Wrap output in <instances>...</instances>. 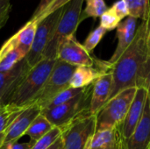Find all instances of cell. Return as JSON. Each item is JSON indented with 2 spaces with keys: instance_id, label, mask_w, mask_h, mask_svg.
I'll return each instance as SVG.
<instances>
[{
  "instance_id": "35",
  "label": "cell",
  "mask_w": 150,
  "mask_h": 149,
  "mask_svg": "<svg viewBox=\"0 0 150 149\" xmlns=\"http://www.w3.org/2000/svg\"><path fill=\"white\" fill-rule=\"evenodd\" d=\"M5 133L6 132L0 133V148L3 146V143H4V137H5Z\"/></svg>"
},
{
  "instance_id": "27",
  "label": "cell",
  "mask_w": 150,
  "mask_h": 149,
  "mask_svg": "<svg viewBox=\"0 0 150 149\" xmlns=\"http://www.w3.org/2000/svg\"><path fill=\"white\" fill-rule=\"evenodd\" d=\"M106 30L102 27L101 25L98 26L96 29H94L86 38L84 43L83 44V46L84 47V48L91 54L93 49L98 45V43L101 41V40L103 39V37L105 36V34L106 33Z\"/></svg>"
},
{
  "instance_id": "23",
  "label": "cell",
  "mask_w": 150,
  "mask_h": 149,
  "mask_svg": "<svg viewBox=\"0 0 150 149\" xmlns=\"http://www.w3.org/2000/svg\"><path fill=\"white\" fill-rule=\"evenodd\" d=\"M26 55L20 50L0 53V72L10 71Z\"/></svg>"
},
{
  "instance_id": "24",
  "label": "cell",
  "mask_w": 150,
  "mask_h": 149,
  "mask_svg": "<svg viewBox=\"0 0 150 149\" xmlns=\"http://www.w3.org/2000/svg\"><path fill=\"white\" fill-rule=\"evenodd\" d=\"M107 10L108 7L105 0H86V6L81 14V20L88 18H100Z\"/></svg>"
},
{
  "instance_id": "15",
  "label": "cell",
  "mask_w": 150,
  "mask_h": 149,
  "mask_svg": "<svg viewBox=\"0 0 150 149\" xmlns=\"http://www.w3.org/2000/svg\"><path fill=\"white\" fill-rule=\"evenodd\" d=\"M138 25V19L130 16L127 17L123 21L119 24L116 28L118 44L111 59L107 61L110 65L113 64L125 52V50L131 45L135 37Z\"/></svg>"
},
{
  "instance_id": "2",
  "label": "cell",
  "mask_w": 150,
  "mask_h": 149,
  "mask_svg": "<svg viewBox=\"0 0 150 149\" xmlns=\"http://www.w3.org/2000/svg\"><path fill=\"white\" fill-rule=\"evenodd\" d=\"M55 61L56 59L43 58L33 67L22 76L18 85L7 97L4 105H13L22 107L30 106L45 85Z\"/></svg>"
},
{
  "instance_id": "28",
  "label": "cell",
  "mask_w": 150,
  "mask_h": 149,
  "mask_svg": "<svg viewBox=\"0 0 150 149\" xmlns=\"http://www.w3.org/2000/svg\"><path fill=\"white\" fill-rule=\"evenodd\" d=\"M120 22V18L113 12L111 8H109L100 17V25L104 27L106 31H112L117 28Z\"/></svg>"
},
{
  "instance_id": "18",
  "label": "cell",
  "mask_w": 150,
  "mask_h": 149,
  "mask_svg": "<svg viewBox=\"0 0 150 149\" xmlns=\"http://www.w3.org/2000/svg\"><path fill=\"white\" fill-rule=\"evenodd\" d=\"M122 138L118 128L96 131L89 149H120Z\"/></svg>"
},
{
  "instance_id": "11",
  "label": "cell",
  "mask_w": 150,
  "mask_h": 149,
  "mask_svg": "<svg viewBox=\"0 0 150 149\" xmlns=\"http://www.w3.org/2000/svg\"><path fill=\"white\" fill-rule=\"evenodd\" d=\"M41 109L36 105H31L25 108L9 126L5 133L3 146H9L18 142V141L25 134V132L40 115Z\"/></svg>"
},
{
  "instance_id": "4",
  "label": "cell",
  "mask_w": 150,
  "mask_h": 149,
  "mask_svg": "<svg viewBox=\"0 0 150 149\" xmlns=\"http://www.w3.org/2000/svg\"><path fill=\"white\" fill-rule=\"evenodd\" d=\"M84 0H71L62 7L54 34L47 45L43 58L57 59L58 49L61 44L68 38L75 36L79 24L82 22L81 14Z\"/></svg>"
},
{
  "instance_id": "17",
  "label": "cell",
  "mask_w": 150,
  "mask_h": 149,
  "mask_svg": "<svg viewBox=\"0 0 150 149\" xmlns=\"http://www.w3.org/2000/svg\"><path fill=\"white\" fill-rule=\"evenodd\" d=\"M111 65L103 61L102 64L98 67H77L75 70L70 82L69 87L75 89H83L92 84L101 75L110 71Z\"/></svg>"
},
{
  "instance_id": "16",
  "label": "cell",
  "mask_w": 150,
  "mask_h": 149,
  "mask_svg": "<svg viewBox=\"0 0 150 149\" xmlns=\"http://www.w3.org/2000/svg\"><path fill=\"white\" fill-rule=\"evenodd\" d=\"M30 69L24 58L10 71L0 72V106L4 105L22 76Z\"/></svg>"
},
{
  "instance_id": "8",
  "label": "cell",
  "mask_w": 150,
  "mask_h": 149,
  "mask_svg": "<svg viewBox=\"0 0 150 149\" xmlns=\"http://www.w3.org/2000/svg\"><path fill=\"white\" fill-rule=\"evenodd\" d=\"M62 11V7L50 13L38 22L33 46L30 52L25 57L27 66L30 68L34 67L43 59L44 52L47 45L51 41L56 30V26L60 19Z\"/></svg>"
},
{
  "instance_id": "21",
  "label": "cell",
  "mask_w": 150,
  "mask_h": 149,
  "mask_svg": "<svg viewBox=\"0 0 150 149\" xmlns=\"http://www.w3.org/2000/svg\"><path fill=\"white\" fill-rule=\"evenodd\" d=\"M70 1L71 0H41L31 19L39 22L50 13L63 7Z\"/></svg>"
},
{
  "instance_id": "36",
  "label": "cell",
  "mask_w": 150,
  "mask_h": 149,
  "mask_svg": "<svg viewBox=\"0 0 150 149\" xmlns=\"http://www.w3.org/2000/svg\"><path fill=\"white\" fill-rule=\"evenodd\" d=\"M121 144H122V143H121ZM120 149H122V148H121V146H120Z\"/></svg>"
},
{
  "instance_id": "31",
  "label": "cell",
  "mask_w": 150,
  "mask_h": 149,
  "mask_svg": "<svg viewBox=\"0 0 150 149\" xmlns=\"http://www.w3.org/2000/svg\"><path fill=\"white\" fill-rule=\"evenodd\" d=\"M144 88H146L148 91V99L149 102L150 107V55L146 63L145 71H144Z\"/></svg>"
},
{
  "instance_id": "6",
  "label": "cell",
  "mask_w": 150,
  "mask_h": 149,
  "mask_svg": "<svg viewBox=\"0 0 150 149\" xmlns=\"http://www.w3.org/2000/svg\"><path fill=\"white\" fill-rule=\"evenodd\" d=\"M76 68V66L56 59L49 77L32 105H38L41 110L44 109L56 95L69 88L70 79Z\"/></svg>"
},
{
  "instance_id": "33",
  "label": "cell",
  "mask_w": 150,
  "mask_h": 149,
  "mask_svg": "<svg viewBox=\"0 0 150 149\" xmlns=\"http://www.w3.org/2000/svg\"><path fill=\"white\" fill-rule=\"evenodd\" d=\"M47 149H62V136Z\"/></svg>"
},
{
  "instance_id": "9",
  "label": "cell",
  "mask_w": 150,
  "mask_h": 149,
  "mask_svg": "<svg viewBox=\"0 0 150 149\" xmlns=\"http://www.w3.org/2000/svg\"><path fill=\"white\" fill-rule=\"evenodd\" d=\"M57 59L76 67H98L103 62V61L91 56L84 47L77 41L76 36L66 39L61 44Z\"/></svg>"
},
{
  "instance_id": "5",
  "label": "cell",
  "mask_w": 150,
  "mask_h": 149,
  "mask_svg": "<svg viewBox=\"0 0 150 149\" xmlns=\"http://www.w3.org/2000/svg\"><path fill=\"white\" fill-rule=\"evenodd\" d=\"M137 88H129L111 98L96 115V131L118 128L134 98Z\"/></svg>"
},
{
  "instance_id": "7",
  "label": "cell",
  "mask_w": 150,
  "mask_h": 149,
  "mask_svg": "<svg viewBox=\"0 0 150 149\" xmlns=\"http://www.w3.org/2000/svg\"><path fill=\"white\" fill-rule=\"evenodd\" d=\"M95 115L82 117L62 129V149H89L96 133Z\"/></svg>"
},
{
  "instance_id": "29",
  "label": "cell",
  "mask_w": 150,
  "mask_h": 149,
  "mask_svg": "<svg viewBox=\"0 0 150 149\" xmlns=\"http://www.w3.org/2000/svg\"><path fill=\"white\" fill-rule=\"evenodd\" d=\"M11 10V0H0V30L4 26V25L8 21Z\"/></svg>"
},
{
  "instance_id": "14",
  "label": "cell",
  "mask_w": 150,
  "mask_h": 149,
  "mask_svg": "<svg viewBox=\"0 0 150 149\" xmlns=\"http://www.w3.org/2000/svg\"><path fill=\"white\" fill-rule=\"evenodd\" d=\"M112 87V75L107 71L101 75L92 83V92L90 105V113L97 115L109 101Z\"/></svg>"
},
{
  "instance_id": "1",
  "label": "cell",
  "mask_w": 150,
  "mask_h": 149,
  "mask_svg": "<svg viewBox=\"0 0 150 149\" xmlns=\"http://www.w3.org/2000/svg\"><path fill=\"white\" fill-rule=\"evenodd\" d=\"M149 21L150 18L142 20L131 45L111 65L112 87L109 100L124 90L144 87V71L149 55L147 45Z\"/></svg>"
},
{
  "instance_id": "13",
  "label": "cell",
  "mask_w": 150,
  "mask_h": 149,
  "mask_svg": "<svg viewBox=\"0 0 150 149\" xmlns=\"http://www.w3.org/2000/svg\"><path fill=\"white\" fill-rule=\"evenodd\" d=\"M150 148V107L149 99L142 117L133 132L132 135L126 141L122 140V149H149Z\"/></svg>"
},
{
  "instance_id": "34",
  "label": "cell",
  "mask_w": 150,
  "mask_h": 149,
  "mask_svg": "<svg viewBox=\"0 0 150 149\" xmlns=\"http://www.w3.org/2000/svg\"><path fill=\"white\" fill-rule=\"evenodd\" d=\"M147 45H148L149 54L150 55V21H149V32H148V38H147Z\"/></svg>"
},
{
  "instance_id": "26",
  "label": "cell",
  "mask_w": 150,
  "mask_h": 149,
  "mask_svg": "<svg viewBox=\"0 0 150 149\" xmlns=\"http://www.w3.org/2000/svg\"><path fill=\"white\" fill-rule=\"evenodd\" d=\"M62 136V130L58 127H54L41 139L34 142L30 149H47L51 147Z\"/></svg>"
},
{
  "instance_id": "32",
  "label": "cell",
  "mask_w": 150,
  "mask_h": 149,
  "mask_svg": "<svg viewBox=\"0 0 150 149\" xmlns=\"http://www.w3.org/2000/svg\"><path fill=\"white\" fill-rule=\"evenodd\" d=\"M34 144L33 141H29V142H25V143H15L12 145L9 146H2L0 149H30L32 146Z\"/></svg>"
},
{
  "instance_id": "3",
  "label": "cell",
  "mask_w": 150,
  "mask_h": 149,
  "mask_svg": "<svg viewBox=\"0 0 150 149\" xmlns=\"http://www.w3.org/2000/svg\"><path fill=\"white\" fill-rule=\"evenodd\" d=\"M91 92L92 84L84 88L79 95L69 101L52 108L43 109L40 113L45 116L54 127L62 130L75 120L91 115L90 113Z\"/></svg>"
},
{
  "instance_id": "10",
  "label": "cell",
  "mask_w": 150,
  "mask_h": 149,
  "mask_svg": "<svg viewBox=\"0 0 150 149\" xmlns=\"http://www.w3.org/2000/svg\"><path fill=\"white\" fill-rule=\"evenodd\" d=\"M148 99V91L146 88H137L134 98L127 111V113L118 127L120 136L123 141L127 140L139 124Z\"/></svg>"
},
{
  "instance_id": "30",
  "label": "cell",
  "mask_w": 150,
  "mask_h": 149,
  "mask_svg": "<svg viewBox=\"0 0 150 149\" xmlns=\"http://www.w3.org/2000/svg\"><path fill=\"white\" fill-rule=\"evenodd\" d=\"M111 9L120 18L121 21L123 20V18H126L127 17L129 16L128 8H127V5L125 0H118L117 2H115L112 4Z\"/></svg>"
},
{
  "instance_id": "37",
  "label": "cell",
  "mask_w": 150,
  "mask_h": 149,
  "mask_svg": "<svg viewBox=\"0 0 150 149\" xmlns=\"http://www.w3.org/2000/svg\"><path fill=\"white\" fill-rule=\"evenodd\" d=\"M149 149H150V148H149Z\"/></svg>"
},
{
  "instance_id": "25",
  "label": "cell",
  "mask_w": 150,
  "mask_h": 149,
  "mask_svg": "<svg viewBox=\"0 0 150 149\" xmlns=\"http://www.w3.org/2000/svg\"><path fill=\"white\" fill-rule=\"evenodd\" d=\"M86 88V87H85ZM84 90V88L83 89H75V88H68L66 90H64L63 91L60 92L58 95H56L49 103L48 105L44 108V109H47V108H52V107H54V106H57L59 105H62V104H64L68 101H69L70 99L74 98L75 97H76L77 95H79L83 90ZM43 110V109H42Z\"/></svg>"
},
{
  "instance_id": "20",
  "label": "cell",
  "mask_w": 150,
  "mask_h": 149,
  "mask_svg": "<svg viewBox=\"0 0 150 149\" xmlns=\"http://www.w3.org/2000/svg\"><path fill=\"white\" fill-rule=\"evenodd\" d=\"M27 107L17 106L13 105H4L0 106V133L7 131L16 118Z\"/></svg>"
},
{
  "instance_id": "12",
  "label": "cell",
  "mask_w": 150,
  "mask_h": 149,
  "mask_svg": "<svg viewBox=\"0 0 150 149\" xmlns=\"http://www.w3.org/2000/svg\"><path fill=\"white\" fill-rule=\"evenodd\" d=\"M37 25L38 21L30 19L20 30L4 43L0 48V53H5L11 50H20L27 55L33 46Z\"/></svg>"
},
{
  "instance_id": "22",
  "label": "cell",
  "mask_w": 150,
  "mask_h": 149,
  "mask_svg": "<svg viewBox=\"0 0 150 149\" xmlns=\"http://www.w3.org/2000/svg\"><path fill=\"white\" fill-rule=\"evenodd\" d=\"M129 16L137 19L146 20L150 18L149 0H125Z\"/></svg>"
},
{
  "instance_id": "19",
  "label": "cell",
  "mask_w": 150,
  "mask_h": 149,
  "mask_svg": "<svg viewBox=\"0 0 150 149\" xmlns=\"http://www.w3.org/2000/svg\"><path fill=\"white\" fill-rule=\"evenodd\" d=\"M53 128L54 126L45 118V116L40 113V115L31 124L25 135L29 136L31 141L36 142L43 136H45L47 133H49Z\"/></svg>"
}]
</instances>
